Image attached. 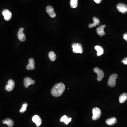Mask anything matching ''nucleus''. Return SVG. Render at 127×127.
I'll return each instance as SVG.
<instances>
[{"label":"nucleus","instance_id":"obj_19","mask_svg":"<svg viewBox=\"0 0 127 127\" xmlns=\"http://www.w3.org/2000/svg\"><path fill=\"white\" fill-rule=\"evenodd\" d=\"M72 118H68L66 115H64L60 119V121L61 122H64L66 125H68L69 123L71 121Z\"/></svg>","mask_w":127,"mask_h":127},{"label":"nucleus","instance_id":"obj_10","mask_svg":"<svg viewBox=\"0 0 127 127\" xmlns=\"http://www.w3.org/2000/svg\"><path fill=\"white\" fill-rule=\"evenodd\" d=\"M35 83V81L32 80L31 78L27 77L24 78V87L26 88L28 87L30 85H33Z\"/></svg>","mask_w":127,"mask_h":127},{"label":"nucleus","instance_id":"obj_25","mask_svg":"<svg viewBox=\"0 0 127 127\" xmlns=\"http://www.w3.org/2000/svg\"><path fill=\"white\" fill-rule=\"evenodd\" d=\"M123 39L125 40L126 42H127V33H125L123 34Z\"/></svg>","mask_w":127,"mask_h":127},{"label":"nucleus","instance_id":"obj_17","mask_svg":"<svg viewBox=\"0 0 127 127\" xmlns=\"http://www.w3.org/2000/svg\"><path fill=\"white\" fill-rule=\"evenodd\" d=\"M93 21H94V23L92 24H89V26H88L89 28H93V27L96 26H97V25L99 24L100 22L98 18L94 17H93Z\"/></svg>","mask_w":127,"mask_h":127},{"label":"nucleus","instance_id":"obj_3","mask_svg":"<svg viewBox=\"0 0 127 127\" xmlns=\"http://www.w3.org/2000/svg\"><path fill=\"white\" fill-rule=\"evenodd\" d=\"M73 51L74 53H82V46L80 43H73L72 45Z\"/></svg>","mask_w":127,"mask_h":127},{"label":"nucleus","instance_id":"obj_14","mask_svg":"<svg viewBox=\"0 0 127 127\" xmlns=\"http://www.w3.org/2000/svg\"><path fill=\"white\" fill-rule=\"evenodd\" d=\"M106 25H102L97 28L96 31L97 34L100 36H102L105 35V33L104 31V29L106 27Z\"/></svg>","mask_w":127,"mask_h":127},{"label":"nucleus","instance_id":"obj_2","mask_svg":"<svg viewBox=\"0 0 127 127\" xmlns=\"http://www.w3.org/2000/svg\"><path fill=\"white\" fill-rule=\"evenodd\" d=\"M117 77H118L117 74H114L111 75L110 76V77L108 80V83H107L108 85L111 87H115L116 84V81Z\"/></svg>","mask_w":127,"mask_h":127},{"label":"nucleus","instance_id":"obj_6","mask_svg":"<svg viewBox=\"0 0 127 127\" xmlns=\"http://www.w3.org/2000/svg\"><path fill=\"white\" fill-rule=\"evenodd\" d=\"M118 10L123 14H126L127 12V6L125 4L120 3L117 5Z\"/></svg>","mask_w":127,"mask_h":127},{"label":"nucleus","instance_id":"obj_7","mask_svg":"<svg viewBox=\"0 0 127 127\" xmlns=\"http://www.w3.org/2000/svg\"><path fill=\"white\" fill-rule=\"evenodd\" d=\"M15 86V83L14 81L12 80H9L8 82V84L5 87L6 90L8 92L12 91Z\"/></svg>","mask_w":127,"mask_h":127},{"label":"nucleus","instance_id":"obj_13","mask_svg":"<svg viewBox=\"0 0 127 127\" xmlns=\"http://www.w3.org/2000/svg\"><path fill=\"white\" fill-rule=\"evenodd\" d=\"M35 62L34 59L31 58L29 60V64L27 66L26 69L29 70H33L35 69Z\"/></svg>","mask_w":127,"mask_h":127},{"label":"nucleus","instance_id":"obj_15","mask_svg":"<svg viewBox=\"0 0 127 127\" xmlns=\"http://www.w3.org/2000/svg\"><path fill=\"white\" fill-rule=\"evenodd\" d=\"M117 120L115 117H112L107 119L106 121V123L109 125H113L117 123Z\"/></svg>","mask_w":127,"mask_h":127},{"label":"nucleus","instance_id":"obj_8","mask_svg":"<svg viewBox=\"0 0 127 127\" xmlns=\"http://www.w3.org/2000/svg\"><path fill=\"white\" fill-rule=\"evenodd\" d=\"M2 13L6 21H9L11 19L12 17V13L9 10L7 9L4 10Z\"/></svg>","mask_w":127,"mask_h":127},{"label":"nucleus","instance_id":"obj_22","mask_svg":"<svg viewBox=\"0 0 127 127\" xmlns=\"http://www.w3.org/2000/svg\"><path fill=\"white\" fill-rule=\"evenodd\" d=\"M78 5V0H71L70 6L72 8H75Z\"/></svg>","mask_w":127,"mask_h":127},{"label":"nucleus","instance_id":"obj_23","mask_svg":"<svg viewBox=\"0 0 127 127\" xmlns=\"http://www.w3.org/2000/svg\"><path fill=\"white\" fill-rule=\"evenodd\" d=\"M28 104L27 102L23 103L22 104L21 108L20 109V112L21 113H23L25 112L27 110V107H28Z\"/></svg>","mask_w":127,"mask_h":127},{"label":"nucleus","instance_id":"obj_24","mask_svg":"<svg viewBox=\"0 0 127 127\" xmlns=\"http://www.w3.org/2000/svg\"><path fill=\"white\" fill-rule=\"evenodd\" d=\"M121 62L125 65H127V57L125 58L121 61Z\"/></svg>","mask_w":127,"mask_h":127},{"label":"nucleus","instance_id":"obj_20","mask_svg":"<svg viewBox=\"0 0 127 127\" xmlns=\"http://www.w3.org/2000/svg\"><path fill=\"white\" fill-rule=\"evenodd\" d=\"M127 100V94L126 93H123L119 97V101L120 103H124Z\"/></svg>","mask_w":127,"mask_h":127},{"label":"nucleus","instance_id":"obj_18","mask_svg":"<svg viewBox=\"0 0 127 127\" xmlns=\"http://www.w3.org/2000/svg\"><path fill=\"white\" fill-rule=\"evenodd\" d=\"M95 50L97 51V56H100L103 54L104 52V50L103 48L100 46H96L95 47Z\"/></svg>","mask_w":127,"mask_h":127},{"label":"nucleus","instance_id":"obj_12","mask_svg":"<svg viewBox=\"0 0 127 127\" xmlns=\"http://www.w3.org/2000/svg\"><path fill=\"white\" fill-rule=\"evenodd\" d=\"M33 122L35 123L37 127H39L41 125L42 120L40 117L38 115H35L33 116L32 118Z\"/></svg>","mask_w":127,"mask_h":127},{"label":"nucleus","instance_id":"obj_4","mask_svg":"<svg viewBox=\"0 0 127 127\" xmlns=\"http://www.w3.org/2000/svg\"><path fill=\"white\" fill-rule=\"evenodd\" d=\"M92 119L94 120H98L101 115V112L100 109L97 107H95L92 110Z\"/></svg>","mask_w":127,"mask_h":127},{"label":"nucleus","instance_id":"obj_21","mask_svg":"<svg viewBox=\"0 0 127 127\" xmlns=\"http://www.w3.org/2000/svg\"><path fill=\"white\" fill-rule=\"evenodd\" d=\"M48 57L52 61H54L57 58V56L54 52L50 51L48 54Z\"/></svg>","mask_w":127,"mask_h":127},{"label":"nucleus","instance_id":"obj_1","mask_svg":"<svg viewBox=\"0 0 127 127\" xmlns=\"http://www.w3.org/2000/svg\"><path fill=\"white\" fill-rule=\"evenodd\" d=\"M65 85L62 83H59L55 85L52 88L51 93L55 97L60 96L64 92Z\"/></svg>","mask_w":127,"mask_h":127},{"label":"nucleus","instance_id":"obj_26","mask_svg":"<svg viewBox=\"0 0 127 127\" xmlns=\"http://www.w3.org/2000/svg\"><path fill=\"white\" fill-rule=\"evenodd\" d=\"M94 2L97 4H99L102 2V0H94Z\"/></svg>","mask_w":127,"mask_h":127},{"label":"nucleus","instance_id":"obj_9","mask_svg":"<svg viewBox=\"0 0 127 127\" xmlns=\"http://www.w3.org/2000/svg\"><path fill=\"white\" fill-rule=\"evenodd\" d=\"M24 30L23 28H21L19 30L17 33V37L19 40L21 41L24 42L26 40V37L24 34L23 33V31Z\"/></svg>","mask_w":127,"mask_h":127},{"label":"nucleus","instance_id":"obj_11","mask_svg":"<svg viewBox=\"0 0 127 127\" xmlns=\"http://www.w3.org/2000/svg\"><path fill=\"white\" fill-rule=\"evenodd\" d=\"M46 11L49 16L52 18H54L56 16V14L54 11V9L52 6H48L46 8Z\"/></svg>","mask_w":127,"mask_h":127},{"label":"nucleus","instance_id":"obj_16","mask_svg":"<svg viewBox=\"0 0 127 127\" xmlns=\"http://www.w3.org/2000/svg\"><path fill=\"white\" fill-rule=\"evenodd\" d=\"M2 123L3 124L7 125L9 127H13L14 124V121L9 118L6 119L5 120H3Z\"/></svg>","mask_w":127,"mask_h":127},{"label":"nucleus","instance_id":"obj_5","mask_svg":"<svg viewBox=\"0 0 127 127\" xmlns=\"http://www.w3.org/2000/svg\"><path fill=\"white\" fill-rule=\"evenodd\" d=\"M94 71L97 74V80L99 81H101L104 77V73L103 71L100 70L99 68L96 67L94 69Z\"/></svg>","mask_w":127,"mask_h":127}]
</instances>
